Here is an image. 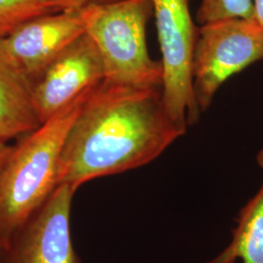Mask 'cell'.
I'll list each match as a JSON object with an SVG mask.
<instances>
[{
    "mask_svg": "<svg viewBox=\"0 0 263 263\" xmlns=\"http://www.w3.org/2000/svg\"><path fill=\"white\" fill-rule=\"evenodd\" d=\"M40 124L32 83L0 47V140L23 137Z\"/></svg>",
    "mask_w": 263,
    "mask_h": 263,
    "instance_id": "obj_9",
    "label": "cell"
},
{
    "mask_svg": "<svg viewBox=\"0 0 263 263\" xmlns=\"http://www.w3.org/2000/svg\"><path fill=\"white\" fill-rule=\"evenodd\" d=\"M254 19V0H201L197 22L207 25L223 20Z\"/></svg>",
    "mask_w": 263,
    "mask_h": 263,
    "instance_id": "obj_12",
    "label": "cell"
},
{
    "mask_svg": "<svg viewBox=\"0 0 263 263\" xmlns=\"http://www.w3.org/2000/svg\"><path fill=\"white\" fill-rule=\"evenodd\" d=\"M185 133L167 111L162 87L104 80L86 97L67 134L57 184L78 189L92 179L142 167Z\"/></svg>",
    "mask_w": 263,
    "mask_h": 263,
    "instance_id": "obj_1",
    "label": "cell"
},
{
    "mask_svg": "<svg viewBox=\"0 0 263 263\" xmlns=\"http://www.w3.org/2000/svg\"><path fill=\"white\" fill-rule=\"evenodd\" d=\"M263 60V28L254 19L223 20L201 26L193 60V93L205 112L231 76Z\"/></svg>",
    "mask_w": 263,
    "mask_h": 263,
    "instance_id": "obj_5",
    "label": "cell"
},
{
    "mask_svg": "<svg viewBox=\"0 0 263 263\" xmlns=\"http://www.w3.org/2000/svg\"><path fill=\"white\" fill-rule=\"evenodd\" d=\"M230 244L206 263H263V185L237 217Z\"/></svg>",
    "mask_w": 263,
    "mask_h": 263,
    "instance_id": "obj_10",
    "label": "cell"
},
{
    "mask_svg": "<svg viewBox=\"0 0 263 263\" xmlns=\"http://www.w3.org/2000/svg\"><path fill=\"white\" fill-rule=\"evenodd\" d=\"M256 161H257L258 166H259L261 169H263V148L258 152V154H257V156H256Z\"/></svg>",
    "mask_w": 263,
    "mask_h": 263,
    "instance_id": "obj_16",
    "label": "cell"
},
{
    "mask_svg": "<svg viewBox=\"0 0 263 263\" xmlns=\"http://www.w3.org/2000/svg\"><path fill=\"white\" fill-rule=\"evenodd\" d=\"M54 5H56L59 10H78L83 9L90 5L96 4H106V3H112L119 0H49Z\"/></svg>",
    "mask_w": 263,
    "mask_h": 263,
    "instance_id": "obj_13",
    "label": "cell"
},
{
    "mask_svg": "<svg viewBox=\"0 0 263 263\" xmlns=\"http://www.w3.org/2000/svg\"><path fill=\"white\" fill-rule=\"evenodd\" d=\"M12 147L13 146H10L6 141H1L0 140V171L2 169L4 163L6 159L8 158L9 156L10 152L12 151Z\"/></svg>",
    "mask_w": 263,
    "mask_h": 263,
    "instance_id": "obj_15",
    "label": "cell"
},
{
    "mask_svg": "<svg viewBox=\"0 0 263 263\" xmlns=\"http://www.w3.org/2000/svg\"><path fill=\"white\" fill-rule=\"evenodd\" d=\"M76 188L59 184L20 227L0 263H81L71 239L70 213Z\"/></svg>",
    "mask_w": 263,
    "mask_h": 263,
    "instance_id": "obj_6",
    "label": "cell"
},
{
    "mask_svg": "<svg viewBox=\"0 0 263 263\" xmlns=\"http://www.w3.org/2000/svg\"><path fill=\"white\" fill-rule=\"evenodd\" d=\"M87 96L41 123L12 147L0 171L1 252L57 187L63 146Z\"/></svg>",
    "mask_w": 263,
    "mask_h": 263,
    "instance_id": "obj_2",
    "label": "cell"
},
{
    "mask_svg": "<svg viewBox=\"0 0 263 263\" xmlns=\"http://www.w3.org/2000/svg\"><path fill=\"white\" fill-rule=\"evenodd\" d=\"M104 80V66L93 40L85 32L66 48L32 83L40 123L84 98Z\"/></svg>",
    "mask_w": 263,
    "mask_h": 263,
    "instance_id": "obj_7",
    "label": "cell"
},
{
    "mask_svg": "<svg viewBox=\"0 0 263 263\" xmlns=\"http://www.w3.org/2000/svg\"><path fill=\"white\" fill-rule=\"evenodd\" d=\"M57 11L49 0H0V39L28 20Z\"/></svg>",
    "mask_w": 263,
    "mask_h": 263,
    "instance_id": "obj_11",
    "label": "cell"
},
{
    "mask_svg": "<svg viewBox=\"0 0 263 263\" xmlns=\"http://www.w3.org/2000/svg\"><path fill=\"white\" fill-rule=\"evenodd\" d=\"M85 32L102 59L104 80L133 87H162L163 66L146 43L152 0H119L80 10Z\"/></svg>",
    "mask_w": 263,
    "mask_h": 263,
    "instance_id": "obj_3",
    "label": "cell"
},
{
    "mask_svg": "<svg viewBox=\"0 0 263 263\" xmlns=\"http://www.w3.org/2000/svg\"><path fill=\"white\" fill-rule=\"evenodd\" d=\"M254 20L263 28V0H254Z\"/></svg>",
    "mask_w": 263,
    "mask_h": 263,
    "instance_id": "obj_14",
    "label": "cell"
},
{
    "mask_svg": "<svg viewBox=\"0 0 263 263\" xmlns=\"http://www.w3.org/2000/svg\"><path fill=\"white\" fill-rule=\"evenodd\" d=\"M0 254H1V251H0Z\"/></svg>",
    "mask_w": 263,
    "mask_h": 263,
    "instance_id": "obj_17",
    "label": "cell"
},
{
    "mask_svg": "<svg viewBox=\"0 0 263 263\" xmlns=\"http://www.w3.org/2000/svg\"><path fill=\"white\" fill-rule=\"evenodd\" d=\"M84 33L80 10H63L28 20L0 39V47L33 83L57 57Z\"/></svg>",
    "mask_w": 263,
    "mask_h": 263,
    "instance_id": "obj_8",
    "label": "cell"
},
{
    "mask_svg": "<svg viewBox=\"0 0 263 263\" xmlns=\"http://www.w3.org/2000/svg\"><path fill=\"white\" fill-rule=\"evenodd\" d=\"M162 53L163 101L172 119L187 130L201 112L193 93V60L199 28L189 0H152Z\"/></svg>",
    "mask_w": 263,
    "mask_h": 263,
    "instance_id": "obj_4",
    "label": "cell"
}]
</instances>
